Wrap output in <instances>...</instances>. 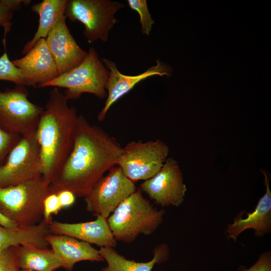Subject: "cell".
Masks as SVG:
<instances>
[{
	"label": "cell",
	"mask_w": 271,
	"mask_h": 271,
	"mask_svg": "<svg viewBox=\"0 0 271 271\" xmlns=\"http://www.w3.org/2000/svg\"><path fill=\"white\" fill-rule=\"evenodd\" d=\"M19 265L20 269L33 271H55L64 264L53 250L29 246H20Z\"/></svg>",
	"instance_id": "obj_21"
},
{
	"label": "cell",
	"mask_w": 271,
	"mask_h": 271,
	"mask_svg": "<svg viewBox=\"0 0 271 271\" xmlns=\"http://www.w3.org/2000/svg\"><path fill=\"white\" fill-rule=\"evenodd\" d=\"M0 80L9 81L16 85L27 86L26 78L10 60L6 50L0 57Z\"/></svg>",
	"instance_id": "obj_22"
},
{
	"label": "cell",
	"mask_w": 271,
	"mask_h": 271,
	"mask_svg": "<svg viewBox=\"0 0 271 271\" xmlns=\"http://www.w3.org/2000/svg\"><path fill=\"white\" fill-rule=\"evenodd\" d=\"M125 7L110 0H68L64 16L84 26L83 35L89 44L107 42L110 31L118 21L114 15Z\"/></svg>",
	"instance_id": "obj_6"
},
{
	"label": "cell",
	"mask_w": 271,
	"mask_h": 271,
	"mask_svg": "<svg viewBox=\"0 0 271 271\" xmlns=\"http://www.w3.org/2000/svg\"><path fill=\"white\" fill-rule=\"evenodd\" d=\"M19 271H33V270L27 269H20Z\"/></svg>",
	"instance_id": "obj_31"
},
{
	"label": "cell",
	"mask_w": 271,
	"mask_h": 271,
	"mask_svg": "<svg viewBox=\"0 0 271 271\" xmlns=\"http://www.w3.org/2000/svg\"><path fill=\"white\" fill-rule=\"evenodd\" d=\"M129 7L137 12L140 16L142 32L143 35H149L155 21L152 18L146 0H128Z\"/></svg>",
	"instance_id": "obj_24"
},
{
	"label": "cell",
	"mask_w": 271,
	"mask_h": 271,
	"mask_svg": "<svg viewBox=\"0 0 271 271\" xmlns=\"http://www.w3.org/2000/svg\"><path fill=\"white\" fill-rule=\"evenodd\" d=\"M101 61L108 70L109 74L105 86L107 92L106 99L97 115L99 121L104 119L108 110L115 102L132 89L141 81L155 75H166L169 77L172 75V68L160 60L156 61V65L136 75L123 74L119 71L114 62L105 58H102Z\"/></svg>",
	"instance_id": "obj_12"
},
{
	"label": "cell",
	"mask_w": 271,
	"mask_h": 271,
	"mask_svg": "<svg viewBox=\"0 0 271 271\" xmlns=\"http://www.w3.org/2000/svg\"><path fill=\"white\" fill-rule=\"evenodd\" d=\"M64 15L46 38V43L55 62L59 75L80 64L87 52L83 50L71 35Z\"/></svg>",
	"instance_id": "obj_13"
},
{
	"label": "cell",
	"mask_w": 271,
	"mask_h": 271,
	"mask_svg": "<svg viewBox=\"0 0 271 271\" xmlns=\"http://www.w3.org/2000/svg\"><path fill=\"white\" fill-rule=\"evenodd\" d=\"M137 190L117 166L111 168L84 197L86 210L107 219L116 207Z\"/></svg>",
	"instance_id": "obj_10"
},
{
	"label": "cell",
	"mask_w": 271,
	"mask_h": 271,
	"mask_svg": "<svg viewBox=\"0 0 271 271\" xmlns=\"http://www.w3.org/2000/svg\"><path fill=\"white\" fill-rule=\"evenodd\" d=\"M99 252L107 264L99 271H152L156 263L164 261L167 256V249L164 245L156 248L153 258L146 262L127 259L112 247H100Z\"/></svg>",
	"instance_id": "obj_20"
},
{
	"label": "cell",
	"mask_w": 271,
	"mask_h": 271,
	"mask_svg": "<svg viewBox=\"0 0 271 271\" xmlns=\"http://www.w3.org/2000/svg\"><path fill=\"white\" fill-rule=\"evenodd\" d=\"M164 214L139 190L122 202L107 221L116 241L131 243L141 234L154 232L162 222Z\"/></svg>",
	"instance_id": "obj_3"
},
{
	"label": "cell",
	"mask_w": 271,
	"mask_h": 271,
	"mask_svg": "<svg viewBox=\"0 0 271 271\" xmlns=\"http://www.w3.org/2000/svg\"><path fill=\"white\" fill-rule=\"evenodd\" d=\"M49 233V223L44 219L30 227L9 228L0 225V253L16 246L47 248L49 244L46 237Z\"/></svg>",
	"instance_id": "obj_18"
},
{
	"label": "cell",
	"mask_w": 271,
	"mask_h": 271,
	"mask_svg": "<svg viewBox=\"0 0 271 271\" xmlns=\"http://www.w3.org/2000/svg\"><path fill=\"white\" fill-rule=\"evenodd\" d=\"M108 74L95 50L91 47L85 59L77 66L39 87L64 88V94L68 100L79 98L85 93L102 99L107 97L105 86Z\"/></svg>",
	"instance_id": "obj_5"
},
{
	"label": "cell",
	"mask_w": 271,
	"mask_h": 271,
	"mask_svg": "<svg viewBox=\"0 0 271 271\" xmlns=\"http://www.w3.org/2000/svg\"><path fill=\"white\" fill-rule=\"evenodd\" d=\"M0 225H2L4 227L9 228H14L18 227V225L12 221L9 220L4 216L0 212Z\"/></svg>",
	"instance_id": "obj_30"
},
{
	"label": "cell",
	"mask_w": 271,
	"mask_h": 271,
	"mask_svg": "<svg viewBox=\"0 0 271 271\" xmlns=\"http://www.w3.org/2000/svg\"><path fill=\"white\" fill-rule=\"evenodd\" d=\"M54 87L36 128L42 177L50 183L59 172L73 148L78 115L75 107Z\"/></svg>",
	"instance_id": "obj_2"
},
{
	"label": "cell",
	"mask_w": 271,
	"mask_h": 271,
	"mask_svg": "<svg viewBox=\"0 0 271 271\" xmlns=\"http://www.w3.org/2000/svg\"><path fill=\"white\" fill-rule=\"evenodd\" d=\"M46 240L64 264V268L71 271L74 264L84 260L102 261L99 250L87 242L65 235L48 234Z\"/></svg>",
	"instance_id": "obj_16"
},
{
	"label": "cell",
	"mask_w": 271,
	"mask_h": 271,
	"mask_svg": "<svg viewBox=\"0 0 271 271\" xmlns=\"http://www.w3.org/2000/svg\"><path fill=\"white\" fill-rule=\"evenodd\" d=\"M60 204L62 208L72 206L75 202L76 196L71 191L62 190L57 193Z\"/></svg>",
	"instance_id": "obj_29"
},
{
	"label": "cell",
	"mask_w": 271,
	"mask_h": 271,
	"mask_svg": "<svg viewBox=\"0 0 271 271\" xmlns=\"http://www.w3.org/2000/svg\"><path fill=\"white\" fill-rule=\"evenodd\" d=\"M62 209L56 193H50L43 203V218L47 223L52 221V215L57 214Z\"/></svg>",
	"instance_id": "obj_27"
},
{
	"label": "cell",
	"mask_w": 271,
	"mask_h": 271,
	"mask_svg": "<svg viewBox=\"0 0 271 271\" xmlns=\"http://www.w3.org/2000/svg\"><path fill=\"white\" fill-rule=\"evenodd\" d=\"M22 137L7 131L0 125V166L5 162L12 149Z\"/></svg>",
	"instance_id": "obj_26"
},
{
	"label": "cell",
	"mask_w": 271,
	"mask_h": 271,
	"mask_svg": "<svg viewBox=\"0 0 271 271\" xmlns=\"http://www.w3.org/2000/svg\"><path fill=\"white\" fill-rule=\"evenodd\" d=\"M12 62L26 78L27 86L39 87L59 76L45 39L39 40L24 57Z\"/></svg>",
	"instance_id": "obj_14"
},
{
	"label": "cell",
	"mask_w": 271,
	"mask_h": 271,
	"mask_svg": "<svg viewBox=\"0 0 271 271\" xmlns=\"http://www.w3.org/2000/svg\"><path fill=\"white\" fill-rule=\"evenodd\" d=\"M26 86L16 85L0 91V125L24 137L36 130L43 107L31 102Z\"/></svg>",
	"instance_id": "obj_8"
},
{
	"label": "cell",
	"mask_w": 271,
	"mask_h": 271,
	"mask_svg": "<svg viewBox=\"0 0 271 271\" xmlns=\"http://www.w3.org/2000/svg\"><path fill=\"white\" fill-rule=\"evenodd\" d=\"M36 130L22 137L0 166V188L14 186L42 176Z\"/></svg>",
	"instance_id": "obj_9"
},
{
	"label": "cell",
	"mask_w": 271,
	"mask_h": 271,
	"mask_svg": "<svg viewBox=\"0 0 271 271\" xmlns=\"http://www.w3.org/2000/svg\"><path fill=\"white\" fill-rule=\"evenodd\" d=\"M20 246H11L0 253V271H19Z\"/></svg>",
	"instance_id": "obj_25"
},
{
	"label": "cell",
	"mask_w": 271,
	"mask_h": 271,
	"mask_svg": "<svg viewBox=\"0 0 271 271\" xmlns=\"http://www.w3.org/2000/svg\"><path fill=\"white\" fill-rule=\"evenodd\" d=\"M68 0H44L31 7L39 17V25L32 39L27 42L22 50L26 54L41 39H46L60 19L64 15Z\"/></svg>",
	"instance_id": "obj_19"
},
{
	"label": "cell",
	"mask_w": 271,
	"mask_h": 271,
	"mask_svg": "<svg viewBox=\"0 0 271 271\" xmlns=\"http://www.w3.org/2000/svg\"><path fill=\"white\" fill-rule=\"evenodd\" d=\"M122 147L99 126L78 115L72 149L50 183V193L62 190L85 197L113 167L117 166Z\"/></svg>",
	"instance_id": "obj_1"
},
{
	"label": "cell",
	"mask_w": 271,
	"mask_h": 271,
	"mask_svg": "<svg viewBox=\"0 0 271 271\" xmlns=\"http://www.w3.org/2000/svg\"><path fill=\"white\" fill-rule=\"evenodd\" d=\"M169 152L168 146L160 140L132 141L122 148L117 166L133 183L146 181L159 172Z\"/></svg>",
	"instance_id": "obj_7"
},
{
	"label": "cell",
	"mask_w": 271,
	"mask_h": 271,
	"mask_svg": "<svg viewBox=\"0 0 271 271\" xmlns=\"http://www.w3.org/2000/svg\"><path fill=\"white\" fill-rule=\"evenodd\" d=\"M264 176L266 192L259 199L255 210L252 213H247L245 218H236L233 223L228 225L229 238L236 240L238 235L244 230L253 229L257 236L269 231L271 225V193L266 174L262 172Z\"/></svg>",
	"instance_id": "obj_17"
},
{
	"label": "cell",
	"mask_w": 271,
	"mask_h": 271,
	"mask_svg": "<svg viewBox=\"0 0 271 271\" xmlns=\"http://www.w3.org/2000/svg\"><path fill=\"white\" fill-rule=\"evenodd\" d=\"M50 182L42 176L20 184L0 188V212L18 227H30L43 218L44 199Z\"/></svg>",
	"instance_id": "obj_4"
},
{
	"label": "cell",
	"mask_w": 271,
	"mask_h": 271,
	"mask_svg": "<svg viewBox=\"0 0 271 271\" xmlns=\"http://www.w3.org/2000/svg\"><path fill=\"white\" fill-rule=\"evenodd\" d=\"M31 2L29 0H0V28H4L5 37L12 27L14 13L19 10L23 4L28 5Z\"/></svg>",
	"instance_id": "obj_23"
},
{
	"label": "cell",
	"mask_w": 271,
	"mask_h": 271,
	"mask_svg": "<svg viewBox=\"0 0 271 271\" xmlns=\"http://www.w3.org/2000/svg\"><path fill=\"white\" fill-rule=\"evenodd\" d=\"M244 271H271V256L270 252H264L250 267Z\"/></svg>",
	"instance_id": "obj_28"
},
{
	"label": "cell",
	"mask_w": 271,
	"mask_h": 271,
	"mask_svg": "<svg viewBox=\"0 0 271 271\" xmlns=\"http://www.w3.org/2000/svg\"><path fill=\"white\" fill-rule=\"evenodd\" d=\"M140 187L155 203L162 207L180 205L187 190L180 167L173 158L167 159L159 172L144 181Z\"/></svg>",
	"instance_id": "obj_11"
},
{
	"label": "cell",
	"mask_w": 271,
	"mask_h": 271,
	"mask_svg": "<svg viewBox=\"0 0 271 271\" xmlns=\"http://www.w3.org/2000/svg\"><path fill=\"white\" fill-rule=\"evenodd\" d=\"M49 229L51 234L69 236L100 247L114 248L117 245L107 219L101 216L93 221L75 223L52 220Z\"/></svg>",
	"instance_id": "obj_15"
}]
</instances>
